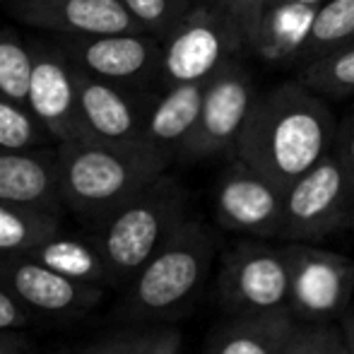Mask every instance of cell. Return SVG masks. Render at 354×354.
<instances>
[{
	"label": "cell",
	"instance_id": "obj_1",
	"mask_svg": "<svg viewBox=\"0 0 354 354\" xmlns=\"http://www.w3.org/2000/svg\"><path fill=\"white\" fill-rule=\"evenodd\" d=\"M335 136L337 121L326 99L301 80H292L258 94L232 157L287 191L333 152Z\"/></svg>",
	"mask_w": 354,
	"mask_h": 354
},
{
	"label": "cell",
	"instance_id": "obj_2",
	"mask_svg": "<svg viewBox=\"0 0 354 354\" xmlns=\"http://www.w3.org/2000/svg\"><path fill=\"white\" fill-rule=\"evenodd\" d=\"M56 152L63 207L89 224L102 222L133 201L171 164L145 142L66 140L56 145Z\"/></svg>",
	"mask_w": 354,
	"mask_h": 354
},
{
	"label": "cell",
	"instance_id": "obj_3",
	"mask_svg": "<svg viewBox=\"0 0 354 354\" xmlns=\"http://www.w3.org/2000/svg\"><path fill=\"white\" fill-rule=\"evenodd\" d=\"M217 253L212 229L188 214L126 284L123 313L136 323L176 318L203 289Z\"/></svg>",
	"mask_w": 354,
	"mask_h": 354
},
{
	"label": "cell",
	"instance_id": "obj_4",
	"mask_svg": "<svg viewBox=\"0 0 354 354\" xmlns=\"http://www.w3.org/2000/svg\"><path fill=\"white\" fill-rule=\"evenodd\" d=\"M188 217V193L167 171L106 219L89 239L106 263L111 284H128Z\"/></svg>",
	"mask_w": 354,
	"mask_h": 354
},
{
	"label": "cell",
	"instance_id": "obj_5",
	"mask_svg": "<svg viewBox=\"0 0 354 354\" xmlns=\"http://www.w3.org/2000/svg\"><path fill=\"white\" fill-rule=\"evenodd\" d=\"M217 301L227 316H270L292 311L289 263L282 241L246 236L222 253Z\"/></svg>",
	"mask_w": 354,
	"mask_h": 354
},
{
	"label": "cell",
	"instance_id": "obj_6",
	"mask_svg": "<svg viewBox=\"0 0 354 354\" xmlns=\"http://www.w3.org/2000/svg\"><path fill=\"white\" fill-rule=\"evenodd\" d=\"M243 53V37L227 8L203 0L162 39L157 82L167 89L210 80L224 63Z\"/></svg>",
	"mask_w": 354,
	"mask_h": 354
},
{
	"label": "cell",
	"instance_id": "obj_7",
	"mask_svg": "<svg viewBox=\"0 0 354 354\" xmlns=\"http://www.w3.org/2000/svg\"><path fill=\"white\" fill-rule=\"evenodd\" d=\"M354 203V186L335 147L284 191L280 241L316 243L337 232Z\"/></svg>",
	"mask_w": 354,
	"mask_h": 354
},
{
	"label": "cell",
	"instance_id": "obj_8",
	"mask_svg": "<svg viewBox=\"0 0 354 354\" xmlns=\"http://www.w3.org/2000/svg\"><path fill=\"white\" fill-rule=\"evenodd\" d=\"M289 263V304L297 321H335L350 308L354 261L313 243L282 241Z\"/></svg>",
	"mask_w": 354,
	"mask_h": 354
},
{
	"label": "cell",
	"instance_id": "obj_9",
	"mask_svg": "<svg viewBox=\"0 0 354 354\" xmlns=\"http://www.w3.org/2000/svg\"><path fill=\"white\" fill-rule=\"evenodd\" d=\"M256 89L248 68L239 58L224 63L207 80L201 118L191 138L178 152L181 162H203L227 152L232 157L241 128L256 102Z\"/></svg>",
	"mask_w": 354,
	"mask_h": 354
},
{
	"label": "cell",
	"instance_id": "obj_10",
	"mask_svg": "<svg viewBox=\"0 0 354 354\" xmlns=\"http://www.w3.org/2000/svg\"><path fill=\"white\" fill-rule=\"evenodd\" d=\"M284 191L243 159L232 157L214 188V217L227 232L280 241Z\"/></svg>",
	"mask_w": 354,
	"mask_h": 354
},
{
	"label": "cell",
	"instance_id": "obj_11",
	"mask_svg": "<svg viewBox=\"0 0 354 354\" xmlns=\"http://www.w3.org/2000/svg\"><path fill=\"white\" fill-rule=\"evenodd\" d=\"M0 287L8 289L32 316L48 318L84 316L104 297V287L71 280L29 253L0 256Z\"/></svg>",
	"mask_w": 354,
	"mask_h": 354
},
{
	"label": "cell",
	"instance_id": "obj_12",
	"mask_svg": "<svg viewBox=\"0 0 354 354\" xmlns=\"http://www.w3.org/2000/svg\"><path fill=\"white\" fill-rule=\"evenodd\" d=\"M56 44L80 71L92 77L126 87H142L159 75L162 39L149 32L58 37Z\"/></svg>",
	"mask_w": 354,
	"mask_h": 354
},
{
	"label": "cell",
	"instance_id": "obj_13",
	"mask_svg": "<svg viewBox=\"0 0 354 354\" xmlns=\"http://www.w3.org/2000/svg\"><path fill=\"white\" fill-rule=\"evenodd\" d=\"M152 104L154 99H147L138 87L92 77L77 68V106L84 140L109 145L142 142Z\"/></svg>",
	"mask_w": 354,
	"mask_h": 354
},
{
	"label": "cell",
	"instance_id": "obj_14",
	"mask_svg": "<svg viewBox=\"0 0 354 354\" xmlns=\"http://www.w3.org/2000/svg\"><path fill=\"white\" fill-rule=\"evenodd\" d=\"M27 106L58 142L84 140L77 106V68L58 44L37 41Z\"/></svg>",
	"mask_w": 354,
	"mask_h": 354
},
{
	"label": "cell",
	"instance_id": "obj_15",
	"mask_svg": "<svg viewBox=\"0 0 354 354\" xmlns=\"http://www.w3.org/2000/svg\"><path fill=\"white\" fill-rule=\"evenodd\" d=\"M8 10L19 22L58 37L145 32L123 0H15Z\"/></svg>",
	"mask_w": 354,
	"mask_h": 354
},
{
	"label": "cell",
	"instance_id": "obj_16",
	"mask_svg": "<svg viewBox=\"0 0 354 354\" xmlns=\"http://www.w3.org/2000/svg\"><path fill=\"white\" fill-rule=\"evenodd\" d=\"M0 201L61 212L56 147L0 149Z\"/></svg>",
	"mask_w": 354,
	"mask_h": 354
},
{
	"label": "cell",
	"instance_id": "obj_17",
	"mask_svg": "<svg viewBox=\"0 0 354 354\" xmlns=\"http://www.w3.org/2000/svg\"><path fill=\"white\" fill-rule=\"evenodd\" d=\"M207 80L201 82H183L164 89L162 97L154 99L147 113L142 131V142L157 149L159 154L178 159V152L191 138L198 118H201L203 97H205Z\"/></svg>",
	"mask_w": 354,
	"mask_h": 354
},
{
	"label": "cell",
	"instance_id": "obj_18",
	"mask_svg": "<svg viewBox=\"0 0 354 354\" xmlns=\"http://www.w3.org/2000/svg\"><path fill=\"white\" fill-rule=\"evenodd\" d=\"M297 323L292 311L229 316V321L212 333L205 354H284Z\"/></svg>",
	"mask_w": 354,
	"mask_h": 354
},
{
	"label": "cell",
	"instance_id": "obj_19",
	"mask_svg": "<svg viewBox=\"0 0 354 354\" xmlns=\"http://www.w3.org/2000/svg\"><path fill=\"white\" fill-rule=\"evenodd\" d=\"M318 5L289 0V3L268 8L263 12L261 32L256 41V56L266 63H289L299 61L313 22H316Z\"/></svg>",
	"mask_w": 354,
	"mask_h": 354
},
{
	"label": "cell",
	"instance_id": "obj_20",
	"mask_svg": "<svg viewBox=\"0 0 354 354\" xmlns=\"http://www.w3.org/2000/svg\"><path fill=\"white\" fill-rule=\"evenodd\" d=\"M29 256H34L44 266L53 268L56 272L71 277V280L97 284V287L104 289L111 284L106 263H104L102 253L89 236H63V232H58L56 236H51L39 248H34Z\"/></svg>",
	"mask_w": 354,
	"mask_h": 354
},
{
	"label": "cell",
	"instance_id": "obj_21",
	"mask_svg": "<svg viewBox=\"0 0 354 354\" xmlns=\"http://www.w3.org/2000/svg\"><path fill=\"white\" fill-rule=\"evenodd\" d=\"M61 232L58 212L0 201V256L32 253Z\"/></svg>",
	"mask_w": 354,
	"mask_h": 354
},
{
	"label": "cell",
	"instance_id": "obj_22",
	"mask_svg": "<svg viewBox=\"0 0 354 354\" xmlns=\"http://www.w3.org/2000/svg\"><path fill=\"white\" fill-rule=\"evenodd\" d=\"M299 80L326 99H345L354 94V39L308 61L299 71Z\"/></svg>",
	"mask_w": 354,
	"mask_h": 354
},
{
	"label": "cell",
	"instance_id": "obj_23",
	"mask_svg": "<svg viewBox=\"0 0 354 354\" xmlns=\"http://www.w3.org/2000/svg\"><path fill=\"white\" fill-rule=\"evenodd\" d=\"M354 39V0H326L313 22L311 37L304 46L299 63L316 61L330 48Z\"/></svg>",
	"mask_w": 354,
	"mask_h": 354
},
{
	"label": "cell",
	"instance_id": "obj_24",
	"mask_svg": "<svg viewBox=\"0 0 354 354\" xmlns=\"http://www.w3.org/2000/svg\"><path fill=\"white\" fill-rule=\"evenodd\" d=\"M34 71V48L17 34L0 32V97L27 106Z\"/></svg>",
	"mask_w": 354,
	"mask_h": 354
},
{
	"label": "cell",
	"instance_id": "obj_25",
	"mask_svg": "<svg viewBox=\"0 0 354 354\" xmlns=\"http://www.w3.org/2000/svg\"><path fill=\"white\" fill-rule=\"evenodd\" d=\"M56 142L32 109L0 97V149H37Z\"/></svg>",
	"mask_w": 354,
	"mask_h": 354
},
{
	"label": "cell",
	"instance_id": "obj_26",
	"mask_svg": "<svg viewBox=\"0 0 354 354\" xmlns=\"http://www.w3.org/2000/svg\"><path fill=\"white\" fill-rule=\"evenodd\" d=\"M201 0H123L145 32L164 39Z\"/></svg>",
	"mask_w": 354,
	"mask_h": 354
},
{
	"label": "cell",
	"instance_id": "obj_27",
	"mask_svg": "<svg viewBox=\"0 0 354 354\" xmlns=\"http://www.w3.org/2000/svg\"><path fill=\"white\" fill-rule=\"evenodd\" d=\"M284 354H350L340 326L330 321H299Z\"/></svg>",
	"mask_w": 354,
	"mask_h": 354
},
{
	"label": "cell",
	"instance_id": "obj_28",
	"mask_svg": "<svg viewBox=\"0 0 354 354\" xmlns=\"http://www.w3.org/2000/svg\"><path fill=\"white\" fill-rule=\"evenodd\" d=\"M222 5L239 24L246 53L256 56V41L258 32H261L263 12H266V0H222Z\"/></svg>",
	"mask_w": 354,
	"mask_h": 354
},
{
	"label": "cell",
	"instance_id": "obj_29",
	"mask_svg": "<svg viewBox=\"0 0 354 354\" xmlns=\"http://www.w3.org/2000/svg\"><path fill=\"white\" fill-rule=\"evenodd\" d=\"M145 337H147V330L145 333H121V335H111L102 342H94V345L82 347L75 354H140Z\"/></svg>",
	"mask_w": 354,
	"mask_h": 354
},
{
	"label": "cell",
	"instance_id": "obj_30",
	"mask_svg": "<svg viewBox=\"0 0 354 354\" xmlns=\"http://www.w3.org/2000/svg\"><path fill=\"white\" fill-rule=\"evenodd\" d=\"M29 323H32V313L8 289L0 287V330H27Z\"/></svg>",
	"mask_w": 354,
	"mask_h": 354
},
{
	"label": "cell",
	"instance_id": "obj_31",
	"mask_svg": "<svg viewBox=\"0 0 354 354\" xmlns=\"http://www.w3.org/2000/svg\"><path fill=\"white\" fill-rule=\"evenodd\" d=\"M140 354H181V333L176 328H154V330H147Z\"/></svg>",
	"mask_w": 354,
	"mask_h": 354
},
{
	"label": "cell",
	"instance_id": "obj_32",
	"mask_svg": "<svg viewBox=\"0 0 354 354\" xmlns=\"http://www.w3.org/2000/svg\"><path fill=\"white\" fill-rule=\"evenodd\" d=\"M335 152H337V157H340L342 167H345L347 176H350V181L354 186V111L342 123H337Z\"/></svg>",
	"mask_w": 354,
	"mask_h": 354
},
{
	"label": "cell",
	"instance_id": "obj_33",
	"mask_svg": "<svg viewBox=\"0 0 354 354\" xmlns=\"http://www.w3.org/2000/svg\"><path fill=\"white\" fill-rule=\"evenodd\" d=\"M0 354H32V340L22 330H0Z\"/></svg>",
	"mask_w": 354,
	"mask_h": 354
},
{
	"label": "cell",
	"instance_id": "obj_34",
	"mask_svg": "<svg viewBox=\"0 0 354 354\" xmlns=\"http://www.w3.org/2000/svg\"><path fill=\"white\" fill-rule=\"evenodd\" d=\"M340 330H342V337H345L347 347H350V354H354V311L345 313V316L340 318Z\"/></svg>",
	"mask_w": 354,
	"mask_h": 354
},
{
	"label": "cell",
	"instance_id": "obj_35",
	"mask_svg": "<svg viewBox=\"0 0 354 354\" xmlns=\"http://www.w3.org/2000/svg\"><path fill=\"white\" fill-rule=\"evenodd\" d=\"M345 232H354V203H352V207H350V214H347Z\"/></svg>",
	"mask_w": 354,
	"mask_h": 354
},
{
	"label": "cell",
	"instance_id": "obj_36",
	"mask_svg": "<svg viewBox=\"0 0 354 354\" xmlns=\"http://www.w3.org/2000/svg\"><path fill=\"white\" fill-rule=\"evenodd\" d=\"M282 3H289V0H266V10L275 8V5H282Z\"/></svg>",
	"mask_w": 354,
	"mask_h": 354
},
{
	"label": "cell",
	"instance_id": "obj_37",
	"mask_svg": "<svg viewBox=\"0 0 354 354\" xmlns=\"http://www.w3.org/2000/svg\"><path fill=\"white\" fill-rule=\"evenodd\" d=\"M301 3H311V5H318V8H321V5L326 3V0H301Z\"/></svg>",
	"mask_w": 354,
	"mask_h": 354
},
{
	"label": "cell",
	"instance_id": "obj_38",
	"mask_svg": "<svg viewBox=\"0 0 354 354\" xmlns=\"http://www.w3.org/2000/svg\"><path fill=\"white\" fill-rule=\"evenodd\" d=\"M201 3H203V0H201ZM205 3H219V5H222V0H205Z\"/></svg>",
	"mask_w": 354,
	"mask_h": 354
},
{
	"label": "cell",
	"instance_id": "obj_39",
	"mask_svg": "<svg viewBox=\"0 0 354 354\" xmlns=\"http://www.w3.org/2000/svg\"><path fill=\"white\" fill-rule=\"evenodd\" d=\"M0 3H5V5H8V3H15V0H0Z\"/></svg>",
	"mask_w": 354,
	"mask_h": 354
}]
</instances>
